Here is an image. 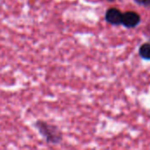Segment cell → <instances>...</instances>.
Instances as JSON below:
<instances>
[{
    "instance_id": "obj_2",
    "label": "cell",
    "mask_w": 150,
    "mask_h": 150,
    "mask_svg": "<svg viewBox=\"0 0 150 150\" xmlns=\"http://www.w3.org/2000/svg\"><path fill=\"white\" fill-rule=\"evenodd\" d=\"M141 22V17L140 15L135 11H127L123 13L122 16V22L121 24L127 27V28H133L137 26Z\"/></svg>"
},
{
    "instance_id": "obj_4",
    "label": "cell",
    "mask_w": 150,
    "mask_h": 150,
    "mask_svg": "<svg viewBox=\"0 0 150 150\" xmlns=\"http://www.w3.org/2000/svg\"><path fill=\"white\" fill-rule=\"evenodd\" d=\"M139 54L144 60H150V43H144L141 46Z\"/></svg>"
},
{
    "instance_id": "obj_5",
    "label": "cell",
    "mask_w": 150,
    "mask_h": 150,
    "mask_svg": "<svg viewBox=\"0 0 150 150\" xmlns=\"http://www.w3.org/2000/svg\"><path fill=\"white\" fill-rule=\"evenodd\" d=\"M138 4L141 5H149L150 0H134Z\"/></svg>"
},
{
    "instance_id": "obj_1",
    "label": "cell",
    "mask_w": 150,
    "mask_h": 150,
    "mask_svg": "<svg viewBox=\"0 0 150 150\" xmlns=\"http://www.w3.org/2000/svg\"><path fill=\"white\" fill-rule=\"evenodd\" d=\"M35 127L40 134L49 144H58L62 140V134L60 129L45 120H37L35 122Z\"/></svg>"
},
{
    "instance_id": "obj_6",
    "label": "cell",
    "mask_w": 150,
    "mask_h": 150,
    "mask_svg": "<svg viewBox=\"0 0 150 150\" xmlns=\"http://www.w3.org/2000/svg\"><path fill=\"white\" fill-rule=\"evenodd\" d=\"M108 1H114V0H108Z\"/></svg>"
},
{
    "instance_id": "obj_3",
    "label": "cell",
    "mask_w": 150,
    "mask_h": 150,
    "mask_svg": "<svg viewBox=\"0 0 150 150\" xmlns=\"http://www.w3.org/2000/svg\"><path fill=\"white\" fill-rule=\"evenodd\" d=\"M123 13L117 8H110L105 12V20L111 25H120Z\"/></svg>"
}]
</instances>
